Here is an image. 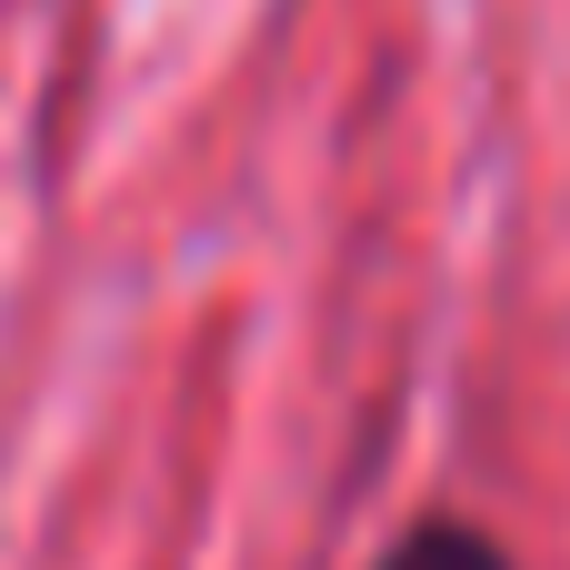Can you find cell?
<instances>
[{
    "label": "cell",
    "instance_id": "obj_1",
    "mask_svg": "<svg viewBox=\"0 0 570 570\" xmlns=\"http://www.w3.org/2000/svg\"><path fill=\"white\" fill-rule=\"evenodd\" d=\"M371 570H521V551L471 511H421L371 551Z\"/></svg>",
    "mask_w": 570,
    "mask_h": 570
}]
</instances>
